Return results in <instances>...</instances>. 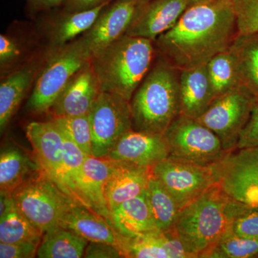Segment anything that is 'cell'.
<instances>
[{"instance_id":"obj_17","label":"cell","mask_w":258,"mask_h":258,"mask_svg":"<svg viewBox=\"0 0 258 258\" xmlns=\"http://www.w3.org/2000/svg\"><path fill=\"white\" fill-rule=\"evenodd\" d=\"M114 161L106 181L105 195L110 212L147 189L152 167L127 161Z\"/></svg>"},{"instance_id":"obj_10","label":"cell","mask_w":258,"mask_h":258,"mask_svg":"<svg viewBox=\"0 0 258 258\" xmlns=\"http://www.w3.org/2000/svg\"><path fill=\"white\" fill-rule=\"evenodd\" d=\"M152 175L185 208L217 182L213 166H204L169 156L152 167Z\"/></svg>"},{"instance_id":"obj_29","label":"cell","mask_w":258,"mask_h":258,"mask_svg":"<svg viewBox=\"0 0 258 258\" xmlns=\"http://www.w3.org/2000/svg\"><path fill=\"white\" fill-rule=\"evenodd\" d=\"M61 132L63 138L64 169L74 201L78 205L92 210L85 195L83 179V164L88 155L62 131Z\"/></svg>"},{"instance_id":"obj_9","label":"cell","mask_w":258,"mask_h":258,"mask_svg":"<svg viewBox=\"0 0 258 258\" xmlns=\"http://www.w3.org/2000/svg\"><path fill=\"white\" fill-rule=\"evenodd\" d=\"M93 156L106 158L120 137L133 128L130 101L120 95L101 91L88 113Z\"/></svg>"},{"instance_id":"obj_37","label":"cell","mask_w":258,"mask_h":258,"mask_svg":"<svg viewBox=\"0 0 258 258\" xmlns=\"http://www.w3.org/2000/svg\"><path fill=\"white\" fill-rule=\"evenodd\" d=\"M258 147V101L251 112L250 116L241 134L235 150Z\"/></svg>"},{"instance_id":"obj_38","label":"cell","mask_w":258,"mask_h":258,"mask_svg":"<svg viewBox=\"0 0 258 258\" xmlns=\"http://www.w3.org/2000/svg\"><path fill=\"white\" fill-rule=\"evenodd\" d=\"M22 55L21 47L16 40L9 35H0V66L1 70L15 63Z\"/></svg>"},{"instance_id":"obj_39","label":"cell","mask_w":258,"mask_h":258,"mask_svg":"<svg viewBox=\"0 0 258 258\" xmlns=\"http://www.w3.org/2000/svg\"><path fill=\"white\" fill-rule=\"evenodd\" d=\"M86 258H121L119 249L111 244L106 242H89L84 256Z\"/></svg>"},{"instance_id":"obj_28","label":"cell","mask_w":258,"mask_h":258,"mask_svg":"<svg viewBox=\"0 0 258 258\" xmlns=\"http://www.w3.org/2000/svg\"><path fill=\"white\" fill-rule=\"evenodd\" d=\"M145 192L157 228L163 232L172 230L180 211L175 200L152 174Z\"/></svg>"},{"instance_id":"obj_32","label":"cell","mask_w":258,"mask_h":258,"mask_svg":"<svg viewBox=\"0 0 258 258\" xmlns=\"http://www.w3.org/2000/svg\"><path fill=\"white\" fill-rule=\"evenodd\" d=\"M257 254L258 239L241 237L230 229L203 257L247 258Z\"/></svg>"},{"instance_id":"obj_14","label":"cell","mask_w":258,"mask_h":258,"mask_svg":"<svg viewBox=\"0 0 258 258\" xmlns=\"http://www.w3.org/2000/svg\"><path fill=\"white\" fill-rule=\"evenodd\" d=\"M101 91L90 61L75 75L49 112L52 118L88 114Z\"/></svg>"},{"instance_id":"obj_24","label":"cell","mask_w":258,"mask_h":258,"mask_svg":"<svg viewBox=\"0 0 258 258\" xmlns=\"http://www.w3.org/2000/svg\"><path fill=\"white\" fill-rule=\"evenodd\" d=\"M40 168L35 154L30 157L17 147L5 148L0 155V191L11 195Z\"/></svg>"},{"instance_id":"obj_36","label":"cell","mask_w":258,"mask_h":258,"mask_svg":"<svg viewBox=\"0 0 258 258\" xmlns=\"http://www.w3.org/2000/svg\"><path fill=\"white\" fill-rule=\"evenodd\" d=\"M40 243L33 242L4 243L0 242L1 258H33L37 257Z\"/></svg>"},{"instance_id":"obj_16","label":"cell","mask_w":258,"mask_h":258,"mask_svg":"<svg viewBox=\"0 0 258 258\" xmlns=\"http://www.w3.org/2000/svg\"><path fill=\"white\" fill-rule=\"evenodd\" d=\"M118 248L123 257L194 258L172 231L133 236L119 233Z\"/></svg>"},{"instance_id":"obj_7","label":"cell","mask_w":258,"mask_h":258,"mask_svg":"<svg viewBox=\"0 0 258 258\" xmlns=\"http://www.w3.org/2000/svg\"><path fill=\"white\" fill-rule=\"evenodd\" d=\"M169 156L212 166L222 160L228 152L216 134L198 119L180 114L164 134Z\"/></svg>"},{"instance_id":"obj_3","label":"cell","mask_w":258,"mask_h":258,"mask_svg":"<svg viewBox=\"0 0 258 258\" xmlns=\"http://www.w3.org/2000/svg\"><path fill=\"white\" fill-rule=\"evenodd\" d=\"M157 55L152 40L124 35L91 56V64L101 91L130 101Z\"/></svg>"},{"instance_id":"obj_31","label":"cell","mask_w":258,"mask_h":258,"mask_svg":"<svg viewBox=\"0 0 258 258\" xmlns=\"http://www.w3.org/2000/svg\"><path fill=\"white\" fill-rule=\"evenodd\" d=\"M207 67L215 98L240 85L235 55L230 48L212 57Z\"/></svg>"},{"instance_id":"obj_20","label":"cell","mask_w":258,"mask_h":258,"mask_svg":"<svg viewBox=\"0 0 258 258\" xmlns=\"http://www.w3.org/2000/svg\"><path fill=\"white\" fill-rule=\"evenodd\" d=\"M111 222L115 230L124 236L142 235L160 231L153 218L145 191L112 210Z\"/></svg>"},{"instance_id":"obj_26","label":"cell","mask_w":258,"mask_h":258,"mask_svg":"<svg viewBox=\"0 0 258 258\" xmlns=\"http://www.w3.org/2000/svg\"><path fill=\"white\" fill-rule=\"evenodd\" d=\"M89 242L76 232L57 227L42 236L37 250L39 258H81Z\"/></svg>"},{"instance_id":"obj_27","label":"cell","mask_w":258,"mask_h":258,"mask_svg":"<svg viewBox=\"0 0 258 258\" xmlns=\"http://www.w3.org/2000/svg\"><path fill=\"white\" fill-rule=\"evenodd\" d=\"M235 55L239 84L258 101V41L253 35H239L230 47Z\"/></svg>"},{"instance_id":"obj_25","label":"cell","mask_w":258,"mask_h":258,"mask_svg":"<svg viewBox=\"0 0 258 258\" xmlns=\"http://www.w3.org/2000/svg\"><path fill=\"white\" fill-rule=\"evenodd\" d=\"M111 2L84 11H66L64 14L57 17L47 30L50 43L55 47L63 46L74 41L79 35L82 36L92 27L102 10Z\"/></svg>"},{"instance_id":"obj_12","label":"cell","mask_w":258,"mask_h":258,"mask_svg":"<svg viewBox=\"0 0 258 258\" xmlns=\"http://www.w3.org/2000/svg\"><path fill=\"white\" fill-rule=\"evenodd\" d=\"M148 0H113L92 27L80 37L92 56L126 34L139 10Z\"/></svg>"},{"instance_id":"obj_18","label":"cell","mask_w":258,"mask_h":258,"mask_svg":"<svg viewBox=\"0 0 258 258\" xmlns=\"http://www.w3.org/2000/svg\"><path fill=\"white\" fill-rule=\"evenodd\" d=\"M179 87L180 114L198 119L215 98L207 64L180 71Z\"/></svg>"},{"instance_id":"obj_30","label":"cell","mask_w":258,"mask_h":258,"mask_svg":"<svg viewBox=\"0 0 258 258\" xmlns=\"http://www.w3.org/2000/svg\"><path fill=\"white\" fill-rule=\"evenodd\" d=\"M43 233L24 216L13 202L8 212L0 217V242H33L40 243Z\"/></svg>"},{"instance_id":"obj_23","label":"cell","mask_w":258,"mask_h":258,"mask_svg":"<svg viewBox=\"0 0 258 258\" xmlns=\"http://www.w3.org/2000/svg\"><path fill=\"white\" fill-rule=\"evenodd\" d=\"M113 162L108 158L88 155L83 167L85 195L90 207L111 224V212L107 205L105 187Z\"/></svg>"},{"instance_id":"obj_35","label":"cell","mask_w":258,"mask_h":258,"mask_svg":"<svg viewBox=\"0 0 258 258\" xmlns=\"http://www.w3.org/2000/svg\"><path fill=\"white\" fill-rule=\"evenodd\" d=\"M231 230L241 237L258 239V207L247 205L234 220Z\"/></svg>"},{"instance_id":"obj_15","label":"cell","mask_w":258,"mask_h":258,"mask_svg":"<svg viewBox=\"0 0 258 258\" xmlns=\"http://www.w3.org/2000/svg\"><path fill=\"white\" fill-rule=\"evenodd\" d=\"M188 7L187 0H148L125 35L154 42L175 25Z\"/></svg>"},{"instance_id":"obj_43","label":"cell","mask_w":258,"mask_h":258,"mask_svg":"<svg viewBox=\"0 0 258 258\" xmlns=\"http://www.w3.org/2000/svg\"><path fill=\"white\" fill-rule=\"evenodd\" d=\"M252 35H253L254 38L258 41V31L256 32L255 33L252 34Z\"/></svg>"},{"instance_id":"obj_40","label":"cell","mask_w":258,"mask_h":258,"mask_svg":"<svg viewBox=\"0 0 258 258\" xmlns=\"http://www.w3.org/2000/svg\"><path fill=\"white\" fill-rule=\"evenodd\" d=\"M113 0H64L63 5L67 12H81L91 10Z\"/></svg>"},{"instance_id":"obj_19","label":"cell","mask_w":258,"mask_h":258,"mask_svg":"<svg viewBox=\"0 0 258 258\" xmlns=\"http://www.w3.org/2000/svg\"><path fill=\"white\" fill-rule=\"evenodd\" d=\"M40 66L31 62L23 66L2 81L0 84V129L9 124L32 83L40 72Z\"/></svg>"},{"instance_id":"obj_6","label":"cell","mask_w":258,"mask_h":258,"mask_svg":"<svg viewBox=\"0 0 258 258\" xmlns=\"http://www.w3.org/2000/svg\"><path fill=\"white\" fill-rule=\"evenodd\" d=\"M91 58L80 38L57 47L37 75L27 105L29 111L35 114L50 111L64 88Z\"/></svg>"},{"instance_id":"obj_1","label":"cell","mask_w":258,"mask_h":258,"mask_svg":"<svg viewBox=\"0 0 258 258\" xmlns=\"http://www.w3.org/2000/svg\"><path fill=\"white\" fill-rule=\"evenodd\" d=\"M239 35L232 0L190 5L177 23L154 41L157 55L179 71L207 64Z\"/></svg>"},{"instance_id":"obj_4","label":"cell","mask_w":258,"mask_h":258,"mask_svg":"<svg viewBox=\"0 0 258 258\" xmlns=\"http://www.w3.org/2000/svg\"><path fill=\"white\" fill-rule=\"evenodd\" d=\"M180 71L157 55L130 101L133 129L164 135L180 115Z\"/></svg>"},{"instance_id":"obj_41","label":"cell","mask_w":258,"mask_h":258,"mask_svg":"<svg viewBox=\"0 0 258 258\" xmlns=\"http://www.w3.org/2000/svg\"><path fill=\"white\" fill-rule=\"evenodd\" d=\"M28 6L33 11H46L63 5L64 0H27Z\"/></svg>"},{"instance_id":"obj_21","label":"cell","mask_w":258,"mask_h":258,"mask_svg":"<svg viewBox=\"0 0 258 258\" xmlns=\"http://www.w3.org/2000/svg\"><path fill=\"white\" fill-rule=\"evenodd\" d=\"M60 227L76 232L89 242H106L118 247L119 233L113 225L105 217L81 205H75Z\"/></svg>"},{"instance_id":"obj_11","label":"cell","mask_w":258,"mask_h":258,"mask_svg":"<svg viewBox=\"0 0 258 258\" xmlns=\"http://www.w3.org/2000/svg\"><path fill=\"white\" fill-rule=\"evenodd\" d=\"M26 136L42 169L74 201L64 169L63 138L55 122H31L27 125Z\"/></svg>"},{"instance_id":"obj_22","label":"cell","mask_w":258,"mask_h":258,"mask_svg":"<svg viewBox=\"0 0 258 258\" xmlns=\"http://www.w3.org/2000/svg\"><path fill=\"white\" fill-rule=\"evenodd\" d=\"M231 172L237 198L249 206L258 207V147L237 151Z\"/></svg>"},{"instance_id":"obj_33","label":"cell","mask_w":258,"mask_h":258,"mask_svg":"<svg viewBox=\"0 0 258 258\" xmlns=\"http://www.w3.org/2000/svg\"><path fill=\"white\" fill-rule=\"evenodd\" d=\"M60 130L87 155L93 156L92 135L88 114L53 118Z\"/></svg>"},{"instance_id":"obj_42","label":"cell","mask_w":258,"mask_h":258,"mask_svg":"<svg viewBox=\"0 0 258 258\" xmlns=\"http://www.w3.org/2000/svg\"><path fill=\"white\" fill-rule=\"evenodd\" d=\"M187 1L189 6H190V5L199 4V3H206V2L211 1V0H187Z\"/></svg>"},{"instance_id":"obj_5","label":"cell","mask_w":258,"mask_h":258,"mask_svg":"<svg viewBox=\"0 0 258 258\" xmlns=\"http://www.w3.org/2000/svg\"><path fill=\"white\" fill-rule=\"evenodd\" d=\"M15 205L42 233L60 227L78 205L62 191L42 166L11 194Z\"/></svg>"},{"instance_id":"obj_34","label":"cell","mask_w":258,"mask_h":258,"mask_svg":"<svg viewBox=\"0 0 258 258\" xmlns=\"http://www.w3.org/2000/svg\"><path fill=\"white\" fill-rule=\"evenodd\" d=\"M239 35H250L258 31V0H232Z\"/></svg>"},{"instance_id":"obj_2","label":"cell","mask_w":258,"mask_h":258,"mask_svg":"<svg viewBox=\"0 0 258 258\" xmlns=\"http://www.w3.org/2000/svg\"><path fill=\"white\" fill-rule=\"evenodd\" d=\"M247 207L230 197L217 181L180 210L171 231L194 257H203Z\"/></svg>"},{"instance_id":"obj_8","label":"cell","mask_w":258,"mask_h":258,"mask_svg":"<svg viewBox=\"0 0 258 258\" xmlns=\"http://www.w3.org/2000/svg\"><path fill=\"white\" fill-rule=\"evenodd\" d=\"M257 99L247 88L239 85L212 101L199 121L212 130L227 152L235 149Z\"/></svg>"},{"instance_id":"obj_13","label":"cell","mask_w":258,"mask_h":258,"mask_svg":"<svg viewBox=\"0 0 258 258\" xmlns=\"http://www.w3.org/2000/svg\"><path fill=\"white\" fill-rule=\"evenodd\" d=\"M169 156V147L164 135L132 128L120 137L106 158L153 167Z\"/></svg>"}]
</instances>
